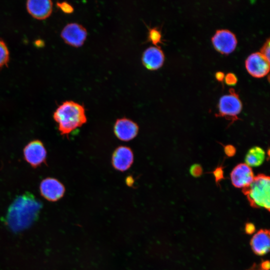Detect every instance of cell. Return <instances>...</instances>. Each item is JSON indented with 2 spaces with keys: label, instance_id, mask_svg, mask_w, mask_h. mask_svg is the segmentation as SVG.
Returning <instances> with one entry per match:
<instances>
[{
  "label": "cell",
  "instance_id": "5",
  "mask_svg": "<svg viewBox=\"0 0 270 270\" xmlns=\"http://www.w3.org/2000/svg\"><path fill=\"white\" fill-rule=\"evenodd\" d=\"M24 158L32 168H36L46 163V150L44 144L38 140L29 142L23 150Z\"/></svg>",
  "mask_w": 270,
  "mask_h": 270
},
{
  "label": "cell",
  "instance_id": "3",
  "mask_svg": "<svg viewBox=\"0 0 270 270\" xmlns=\"http://www.w3.org/2000/svg\"><path fill=\"white\" fill-rule=\"evenodd\" d=\"M270 189V177L264 174H260L254 176L250 185L242 188V192L252 206L264 208L269 210Z\"/></svg>",
  "mask_w": 270,
  "mask_h": 270
},
{
  "label": "cell",
  "instance_id": "1",
  "mask_svg": "<svg viewBox=\"0 0 270 270\" xmlns=\"http://www.w3.org/2000/svg\"><path fill=\"white\" fill-rule=\"evenodd\" d=\"M42 202L30 192L18 196L10 206L6 215V222L14 232L22 231L36 220Z\"/></svg>",
  "mask_w": 270,
  "mask_h": 270
},
{
  "label": "cell",
  "instance_id": "12",
  "mask_svg": "<svg viewBox=\"0 0 270 270\" xmlns=\"http://www.w3.org/2000/svg\"><path fill=\"white\" fill-rule=\"evenodd\" d=\"M134 162V154L132 150L126 146H120L114 152L112 163L114 168L120 172L128 170Z\"/></svg>",
  "mask_w": 270,
  "mask_h": 270
},
{
  "label": "cell",
  "instance_id": "28",
  "mask_svg": "<svg viewBox=\"0 0 270 270\" xmlns=\"http://www.w3.org/2000/svg\"></svg>",
  "mask_w": 270,
  "mask_h": 270
},
{
  "label": "cell",
  "instance_id": "14",
  "mask_svg": "<svg viewBox=\"0 0 270 270\" xmlns=\"http://www.w3.org/2000/svg\"><path fill=\"white\" fill-rule=\"evenodd\" d=\"M26 6L29 14L38 20L47 18L52 10V2L50 0H28Z\"/></svg>",
  "mask_w": 270,
  "mask_h": 270
},
{
  "label": "cell",
  "instance_id": "18",
  "mask_svg": "<svg viewBox=\"0 0 270 270\" xmlns=\"http://www.w3.org/2000/svg\"><path fill=\"white\" fill-rule=\"evenodd\" d=\"M148 40L157 46L158 44L162 42L160 32L156 28H150L148 34Z\"/></svg>",
  "mask_w": 270,
  "mask_h": 270
},
{
  "label": "cell",
  "instance_id": "11",
  "mask_svg": "<svg viewBox=\"0 0 270 270\" xmlns=\"http://www.w3.org/2000/svg\"><path fill=\"white\" fill-rule=\"evenodd\" d=\"M254 178L250 167L243 163L236 166L230 173L232 184L237 188L246 187L252 183Z\"/></svg>",
  "mask_w": 270,
  "mask_h": 270
},
{
  "label": "cell",
  "instance_id": "4",
  "mask_svg": "<svg viewBox=\"0 0 270 270\" xmlns=\"http://www.w3.org/2000/svg\"><path fill=\"white\" fill-rule=\"evenodd\" d=\"M218 108V116L225 117L233 122L238 120L237 116L241 112L242 104L234 89L230 88L229 94L220 98Z\"/></svg>",
  "mask_w": 270,
  "mask_h": 270
},
{
  "label": "cell",
  "instance_id": "16",
  "mask_svg": "<svg viewBox=\"0 0 270 270\" xmlns=\"http://www.w3.org/2000/svg\"><path fill=\"white\" fill-rule=\"evenodd\" d=\"M265 158V152L262 148L254 146L250 148L246 154V164L249 166H258L262 164Z\"/></svg>",
  "mask_w": 270,
  "mask_h": 270
},
{
  "label": "cell",
  "instance_id": "25",
  "mask_svg": "<svg viewBox=\"0 0 270 270\" xmlns=\"http://www.w3.org/2000/svg\"><path fill=\"white\" fill-rule=\"evenodd\" d=\"M245 230L247 234H252L255 231V226L252 223H248L246 225Z\"/></svg>",
  "mask_w": 270,
  "mask_h": 270
},
{
  "label": "cell",
  "instance_id": "7",
  "mask_svg": "<svg viewBox=\"0 0 270 270\" xmlns=\"http://www.w3.org/2000/svg\"><path fill=\"white\" fill-rule=\"evenodd\" d=\"M212 41L214 48L223 54H228L233 52L237 44L234 34L224 29L216 30Z\"/></svg>",
  "mask_w": 270,
  "mask_h": 270
},
{
  "label": "cell",
  "instance_id": "17",
  "mask_svg": "<svg viewBox=\"0 0 270 270\" xmlns=\"http://www.w3.org/2000/svg\"><path fill=\"white\" fill-rule=\"evenodd\" d=\"M10 54L5 42L0 40V67L6 65L9 60Z\"/></svg>",
  "mask_w": 270,
  "mask_h": 270
},
{
  "label": "cell",
  "instance_id": "10",
  "mask_svg": "<svg viewBox=\"0 0 270 270\" xmlns=\"http://www.w3.org/2000/svg\"><path fill=\"white\" fill-rule=\"evenodd\" d=\"M138 132L137 124L127 118L116 120L114 125V133L116 136L122 141H129L134 139Z\"/></svg>",
  "mask_w": 270,
  "mask_h": 270
},
{
  "label": "cell",
  "instance_id": "6",
  "mask_svg": "<svg viewBox=\"0 0 270 270\" xmlns=\"http://www.w3.org/2000/svg\"><path fill=\"white\" fill-rule=\"evenodd\" d=\"M87 35L86 28L76 22H71L66 25L60 34L62 38L66 44L76 48L83 45Z\"/></svg>",
  "mask_w": 270,
  "mask_h": 270
},
{
  "label": "cell",
  "instance_id": "27",
  "mask_svg": "<svg viewBox=\"0 0 270 270\" xmlns=\"http://www.w3.org/2000/svg\"><path fill=\"white\" fill-rule=\"evenodd\" d=\"M261 268L262 270H268L270 268V262L268 261H264L261 264Z\"/></svg>",
  "mask_w": 270,
  "mask_h": 270
},
{
  "label": "cell",
  "instance_id": "2",
  "mask_svg": "<svg viewBox=\"0 0 270 270\" xmlns=\"http://www.w3.org/2000/svg\"><path fill=\"white\" fill-rule=\"evenodd\" d=\"M53 118L63 136H68L87 122L84 106L72 100L65 101L59 106L54 112Z\"/></svg>",
  "mask_w": 270,
  "mask_h": 270
},
{
  "label": "cell",
  "instance_id": "21",
  "mask_svg": "<svg viewBox=\"0 0 270 270\" xmlns=\"http://www.w3.org/2000/svg\"><path fill=\"white\" fill-rule=\"evenodd\" d=\"M202 168L198 164L192 165L190 168V174L195 177L200 176L202 174Z\"/></svg>",
  "mask_w": 270,
  "mask_h": 270
},
{
  "label": "cell",
  "instance_id": "26",
  "mask_svg": "<svg viewBox=\"0 0 270 270\" xmlns=\"http://www.w3.org/2000/svg\"><path fill=\"white\" fill-rule=\"evenodd\" d=\"M216 78L219 81H222L224 77V72H218L216 74Z\"/></svg>",
  "mask_w": 270,
  "mask_h": 270
},
{
  "label": "cell",
  "instance_id": "8",
  "mask_svg": "<svg viewBox=\"0 0 270 270\" xmlns=\"http://www.w3.org/2000/svg\"><path fill=\"white\" fill-rule=\"evenodd\" d=\"M40 194L46 200L56 202L60 200L65 192V187L55 178H47L44 179L40 184Z\"/></svg>",
  "mask_w": 270,
  "mask_h": 270
},
{
  "label": "cell",
  "instance_id": "13",
  "mask_svg": "<svg viewBox=\"0 0 270 270\" xmlns=\"http://www.w3.org/2000/svg\"><path fill=\"white\" fill-rule=\"evenodd\" d=\"M142 60L143 65L148 70H156L162 66L164 55L158 46H151L143 52Z\"/></svg>",
  "mask_w": 270,
  "mask_h": 270
},
{
  "label": "cell",
  "instance_id": "19",
  "mask_svg": "<svg viewBox=\"0 0 270 270\" xmlns=\"http://www.w3.org/2000/svg\"><path fill=\"white\" fill-rule=\"evenodd\" d=\"M57 6L63 12L66 14H70L74 12L72 6L67 2H57Z\"/></svg>",
  "mask_w": 270,
  "mask_h": 270
},
{
  "label": "cell",
  "instance_id": "9",
  "mask_svg": "<svg viewBox=\"0 0 270 270\" xmlns=\"http://www.w3.org/2000/svg\"><path fill=\"white\" fill-rule=\"evenodd\" d=\"M246 67L252 76L262 78L268 74L270 70V61L261 53L250 54L246 60Z\"/></svg>",
  "mask_w": 270,
  "mask_h": 270
},
{
  "label": "cell",
  "instance_id": "15",
  "mask_svg": "<svg viewBox=\"0 0 270 270\" xmlns=\"http://www.w3.org/2000/svg\"><path fill=\"white\" fill-rule=\"evenodd\" d=\"M251 247L255 254L263 256L270 250V238L267 230H260L256 232L250 241Z\"/></svg>",
  "mask_w": 270,
  "mask_h": 270
},
{
  "label": "cell",
  "instance_id": "22",
  "mask_svg": "<svg viewBox=\"0 0 270 270\" xmlns=\"http://www.w3.org/2000/svg\"><path fill=\"white\" fill-rule=\"evenodd\" d=\"M214 176L216 182L224 178V171L222 167H217L213 172Z\"/></svg>",
  "mask_w": 270,
  "mask_h": 270
},
{
  "label": "cell",
  "instance_id": "20",
  "mask_svg": "<svg viewBox=\"0 0 270 270\" xmlns=\"http://www.w3.org/2000/svg\"><path fill=\"white\" fill-rule=\"evenodd\" d=\"M270 61V40L268 39L260 50V52Z\"/></svg>",
  "mask_w": 270,
  "mask_h": 270
},
{
  "label": "cell",
  "instance_id": "24",
  "mask_svg": "<svg viewBox=\"0 0 270 270\" xmlns=\"http://www.w3.org/2000/svg\"><path fill=\"white\" fill-rule=\"evenodd\" d=\"M224 152L228 156H234L236 153V148L232 145H227L224 147Z\"/></svg>",
  "mask_w": 270,
  "mask_h": 270
},
{
  "label": "cell",
  "instance_id": "23",
  "mask_svg": "<svg viewBox=\"0 0 270 270\" xmlns=\"http://www.w3.org/2000/svg\"><path fill=\"white\" fill-rule=\"evenodd\" d=\"M225 82L228 85H234L237 82V78L232 73H228L225 76Z\"/></svg>",
  "mask_w": 270,
  "mask_h": 270
}]
</instances>
